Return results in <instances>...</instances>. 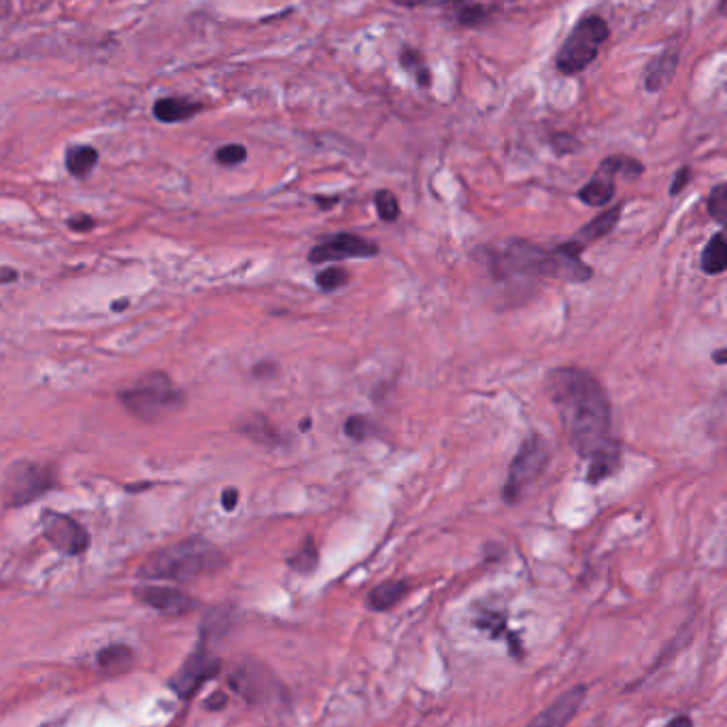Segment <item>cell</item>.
<instances>
[{"label":"cell","instance_id":"obj_21","mask_svg":"<svg viewBox=\"0 0 727 727\" xmlns=\"http://www.w3.org/2000/svg\"><path fill=\"white\" fill-rule=\"evenodd\" d=\"M621 217V205L608 209L604 213H600L598 217L591 219L589 224H585L581 230H579V243H591V241H598L602 239V236L611 234L619 222Z\"/></svg>","mask_w":727,"mask_h":727},{"label":"cell","instance_id":"obj_36","mask_svg":"<svg viewBox=\"0 0 727 727\" xmlns=\"http://www.w3.org/2000/svg\"><path fill=\"white\" fill-rule=\"evenodd\" d=\"M553 147L557 149V154H572L579 147V141L572 139L570 134H557V137H553Z\"/></svg>","mask_w":727,"mask_h":727},{"label":"cell","instance_id":"obj_28","mask_svg":"<svg viewBox=\"0 0 727 727\" xmlns=\"http://www.w3.org/2000/svg\"><path fill=\"white\" fill-rule=\"evenodd\" d=\"M708 213L727 230V183H719L708 196Z\"/></svg>","mask_w":727,"mask_h":727},{"label":"cell","instance_id":"obj_13","mask_svg":"<svg viewBox=\"0 0 727 727\" xmlns=\"http://www.w3.org/2000/svg\"><path fill=\"white\" fill-rule=\"evenodd\" d=\"M585 698H587L585 685L572 687L564 691L551 706H547L543 713H538L526 727H566L574 717H577Z\"/></svg>","mask_w":727,"mask_h":727},{"label":"cell","instance_id":"obj_39","mask_svg":"<svg viewBox=\"0 0 727 727\" xmlns=\"http://www.w3.org/2000/svg\"><path fill=\"white\" fill-rule=\"evenodd\" d=\"M253 375L262 377V379L275 377L277 375V364H273V362H260L256 368H253Z\"/></svg>","mask_w":727,"mask_h":727},{"label":"cell","instance_id":"obj_1","mask_svg":"<svg viewBox=\"0 0 727 727\" xmlns=\"http://www.w3.org/2000/svg\"><path fill=\"white\" fill-rule=\"evenodd\" d=\"M547 385L570 443L579 455L589 460L613 441L611 402L596 377L581 368H557L549 375Z\"/></svg>","mask_w":727,"mask_h":727},{"label":"cell","instance_id":"obj_23","mask_svg":"<svg viewBox=\"0 0 727 727\" xmlns=\"http://www.w3.org/2000/svg\"><path fill=\"white\" fill-rule=\"evenodd\" d=\"M134 664V653L126 645H111L98 653V666L105 674H124Z\"/></svg>","mask_w":727,"mask_h":727},{"label":"cell","instance_id":"obj_40","mask_svg":"<svg viewBox=\"0 0 727 727\" xmlns=\"http://www.w3.org/2000/svg\"><path fill=\"white\" fill-rule=\"evenodd\" d=\"M226 704H228V696H224L222 691L213 693V696L207 700V706H209L211 710H222Z\"/></svg>","mask_w":727,"mask_h":727},{"label":"cell","instance_id":"obj_43","mask_svg":"<svg viewBox=\"0 0 727 727\" xmlns=\"http://www.w3.org/2000/svg\"><path fill=\"white\" fill-rule=\"evenodd\" d=\"M713 362H715V364H719V366L727 364V347H723V349H717V351L713 353Z\"/></svg>","mask_w":727,"mask_h":727},{"label":"cell","instance_id":"obj_37","mask_svg":"<svg viewBox=\"0 0 727 727\" xmlns=\"http://www.w3.org/2000/svg\"><path fill=\"white\" fill-rule=\"evenodd\" d=\"M689 179H691V168H689V166L679 168V173L674 175V181H672V185H670V194H672V196L681 194V192L685 190V185L689 183Z\"/></svg>","mask_w":727,"mask_h":727},{"label":"cell","instance_id":"obj_42","mask_svg":"<svg viewBox=\"0 0 727 727\" xmlns=\"http://www.w3.org/2000/svg\"><path fill=\"white\" fill-rule=\"evenodd\" d=\"M664 727H696V725H693V719L689 715H676Z\"/></svg>","mask_w":727,"mask_h":727},{"label":"cell","instance_id":"obj_22","mask_svg":"<svg viewBox=\"0 0 727 727\" xmlns=\"http://www.w3.org/2000/svg\"><path fill=\"white\" fill-rule=\"evenodd\" d=\"M702 270L706 275H721L727 270V236L715 234L702 251Z\"/></svg>","mask_w":727,"mask_h":727},{"label":"cell","instance_id":"obj_16","mask_svg":"<svg viewBox=\"0 0 727 727\" xmlns=\"http://www.w3.org/2000/svg\"><path fill=\"white\" fill-rule=\"evenodd\" d=\"M200 111H205V105H200V103H196V100H190V98L166 96V98H158L154 103V117L162 124L188 122Z\"/></svg>","mask_w":727,"mask_h":727},{"label":"cell","instance_id":"obj_6","mask_svg":"<svg viewBox=\"0 0 727 727\" xmlns=\"http://www.w3.org/2000/svg\"><path fill=\"white\" fill-rule=\"evenodd\" d=\"M496 270L502 277H555V256L528 241H509L496 260Z\"/></svg>","mask_w":727,"mask_h":727},{"label":"cell","instance_id":"obj_44","mask_svg":"<svg viewBox=\"0 0 727 727\" xmlns=\"http://www.w3.org/2000/svg\"><path fill=\"white\" fill-rule=\"evenodd\" d=\"M719 11H721V15H725V18H727V0H721Z\"/></svg>","mask_w":727,"mask_h":727},{"label":"cell","instance_id":"obj_3","mask_svg":"<svg viewBox=\"0 0 727 727\" xmlns=\"http://www.w3.org/2000/svg\"><path fill=\"white\" fill-rule=\"evenodd\" d=\"M124 409L143 421H160L177 413L185 396L164 373H151L120 394Z\"/></svg>","mask_w":727,"mask_h":727},{"label":"cell","instance_id":"obj_38","mask_svg":"<svg viewBox=\"0 0 727 727\" xmlns=\"http://www.w3.org/2000/svg\"><path fill=\"white\" fill-rule=\"evenodd\" d=\"M69 226L77 232H88L94 228V219L88 217V215H79V217H73L69 219Z\"/></svg>","mask_w":727,"mask_h":727},{"label":"cell","instance_id":"obj_15","mask_svg":"<svg viewBox=\"0 0 727 727\" xmlns=\"http://www.w3.org/2000/svg\"><path fill=\"white\" fill-rule=\"evenodd\" d=\"M679 60H681V52L676 47H668L659 54L655 60H651V64L647 66L645 71V88L649 92H659L664 90L668 83L674 79L676 69H679Z\"/></svg>","mask_w":727,"mask_h":727},{"label":"cell","instance_id":"obj_20","mask_svg":"<svg viewBox=\"0 0 727 727\" xmlns=\"http://www.w3.org/2000/svg\"><path fill=\"white\" fill-rule=\"evenodd\" d=\"M66 171L73 177H88L98 164V151L90 145H73L66 149Z\"/></svg>","mask_w":727,"mask_h":727},{"label":"cell","instance_id":"obj_34","mask_svg":"<svg viewBox=\"0 0 727 727\" xmlns=\"http://www.w3.org/2000/svg\"><path fill=\"white\" fill-rule=\"evenodd\" d=\"M245 158H247V149L243 147V145H224V147H219L217 151H215V160H217V164H222V166H236V164H241V162H245Z\"/></svg>","mask_w":727,"mask_h":727},{"label":"cell","instance_id":"obj_35","mask_svg":"<svg viewBox=\"0 0 727 727\" xmlns=\"http://www.w3.org/2000/svg\"><path fill=\"white\" fill-rule=\"evenodd\" d=\"M394 5L404 9H421V7H447L455 3H464V0H392Z\"/></svg>","mask_w":727,"mask_h":727},{"label":"cell","instance_id":"obj_27","mask_svg":"<svg viewBox=\"0 0 727 727\" xmlns=\"http://www.w3.org/2000/svg\"><path fill=\"white\" fill-rule=\"evenodd\" d=\"M602 171H606L608 175L613 177H630V179H636L642 175V171H645V166H642L638 160L634 158H628V156H611L606 158L602 164H600Z\"/></svg>","mask_w":727,"mask_h":727},{"label":"cell","instance_id":"obj_12","mask_svg":"<svg viewBox=\"0 0 727 727\" xmlns=\"http://www.w3.org/2000/svg\"><path fill=\"white\" fill-rule=\"evenodd\" d=\"M134 596H137L143 604L154 608V611H158L162 615H171V617L190 615L194 608H198V600L177 587L145 585L134 591Z\"/></svg>","mask_w":727,"mask_h":727},{"label":"cell","instance_id":"obj_45","mask_svg":"<svg viewBox=\"0 0 727 727\" xmlns=\"http://www.w3.org/2000/svg\"><path fill=\"white\" fill-rule=\"evenodd\" d=\"M725 90H727V86H725Z\"/></svg>","mask_w":727,"mask_h":727},{"label":"cell","instance_id":"obj_7","mask_svg":"<svg viewBox=\"0 0 727 727\" xmlns=\"http://www.w3.org/2000/svg\"><path fill=\"white\" fill-rule=\"evenodd\" d=\"M228 683L251 706L277 704L283 698L281 683L277 676L264 664L253 662V659H247V662L236 666L230 674Z\"/></svg>","mask_w":727,"mask_h":727},{"label":"cell","instance_id":"obj_9","mask_svg":"<svg viewBox=\"0 0 727 727\" xmlns=\"http://www.w3.org/2000/svg\"><path fill=\"white\" fill-rule=\"evenodd\" d=\"M219 670H222V659L209 651V640L200 638L198 647L171 679V689L181 700H190L202 685L219 674Z\"/></svg>","mask_w":727,"mask_h":727},{"label":"cell","instance_id":"obj_18","mask_svg":"<svg viewBox=\"0 0 727 727\" xmlns=\"http://www.w3.org/2000/svg\"><path fill=\"white\" fill-rule=\"evenodd\" d=\"M613 196H615V177L602 171V168H598L596 177L589 179L579 190V198L589 207H604L613 200Z\"/></svg>","mask_w":727,"mask_h":727},{"label":"cell","instance_id":"obj_19","mask_svg":"<svg viewBox=\"0 0 727 727\" xmlns=\"http://www.w3.org/2000/svg\"><path fill=\"white\" fill-rule=\"evenodd\" d=\"M621 462V449L619 443L611 441L606 447H602L600 451H596L589 458V472H587V481L589 483H600L602 479L611 477L613 472L619 468Z\"/></svg>","mask_w":727,"mask_h":727},{"label":"cell","instance_id":"obj_32","mask_svg":"<svg viewBox=\"0 0 727 727\" xmlns=\"http://www.w3.org/2000/svg\"><path fill=\"white\" fill-rule=\"evenodd\" d=\"M375 205H377V213L383 222H394V219H398L400 205H398V198L392 192H387V190L377 192Z\"/></svg>","mask_w":727,"mask_h":727},{"label":"cell","instance_id":"obj_31","mask_svg":"<svg viewBox=\"0 0 727 727\" xmlns=\"http://www.w3.org/2000/svg\"><path fill=\"white\" fill-rule=\"evenodd\" d=\"M489 13L492 11H489V7H485V5H466L455 13V20L466 28H475V26H481L489 18Z\"/></svg>","mask_w":727,"mask_h":727},{"label":"cell","instance_id":"obj_8","mask_svg":"<svg viewBox=\"0 0 727 727\" xmlns=\"http://www.w3.org/2000/svg\"><path fill=\"white\" fill-rule=\"evenodd\" d=\"M549 462V445L540 436H532L528 443H523L517 458L511 464L509 479L504 485V500L515 504L521 500V494L526 492L540 475Z\"/></svg>","mask_w":727,"mask_h":727},{"label":"cell","instance_id":"obj_14","mask_svg":"<svg viewBox=\"0 0 727 727\" xmlns=\"http://www.w3.org/2000/svg\"><path fill=\"white\" fill-rule=\"evenodd\" d=\"M583 245L577 243H564L553 249L555 256V277L572 283H583L591 277V268L581 260Z\"/></svg>","mask_w":727,"mask_h":727},{"label":"cell","instance_id":"obj_10","mask_svg":"<svg viewBox=\"0 0 727 727\" xmlns=\"http://www.w3.org/2000/svg\"><path fill=\"white\" fill-rule=\"evenodd\" d=\"M43 534L58 551L66 555H79L90 547V534L69 515L45 511L41 517Z\"/></svg>","mask_w":727,"mask_h":727},{"label":"cell","instance_id":"obj_17","mask_svg":"<svg viewBox=\"0 0 727 727\" xmlns=\"http://www.w3.org/2000/svg\"><path fill=\"white\" fill-rule=\"evenodd\" d=\"M409 589L411 587L407 581H385L370 589V594L366 598V606L375 613H385L407 598Z\"/></svg>","mask_w":727,"mask_h":727},{"label":"cell","instance_id":"obj_4","mask_svg":"<svg viewBox=\"0 0 727 727\" xmlns=\"http://www.w3.org/2000/svg\"><path fill=\"white\" fill-rule=\"evenodd\" d=\"M611 37V28L600 15H585L570 30L555 56V66L562 75H579L594 62L602 45Z\"/></svg>","mask_w":727,"mask_h":727},{"label":"cell","instance_id":"obj_26","mask_svg":"<svg viewBox=\"0 0 727 727\" xmlns=\"http://www.w3.org/2000/svg\"><path fill=\"white\" fill-rule=\"evenodd\" d=\"M317 547H315V540L309 536L304 538V543L298 547V551L287 560V564H290L292 570L300 572V574H311L315 568H317Z\"/></svg>","mask_w":727,"mask_h":727},{"label":"cell","instance_id":"obj_2","mask_svg":"<svg viewBox=\"0 0 727 727\" xmlns=\"http://www.w3.org/2000/svg\"><path fill=\"white\" fill-rule=\"evenodd\" d=\"M226 566V555L202 538H188L171 547L158 549L143 562L139 574L151 581L192 583L211 577Z\"/></svg>","mask_w":727,"mask_h":727},{"label":"cell","instance_id":"obj_11","mask_svg":"<svg viewBox=\"0 0 727 727\" xmlns=\"http://www.w3.org/2000/svg\"><path fill=\"white\" fill-rule=\"evenodd\" d=\"M379 247L373 241H366L362 236L355 234H336L332 239L317 245L311 253L309 260L313 264L321 262H334V260H345V258H370L377 256Z\"/></svg>","mask_w":727,"mask_h":727},{"label":"cell","instance_id":"obj_33","mask_svg":"<svg viewBox=\"0 0 727 727\" xmlns=\"http://www.w3.org/2000/svg\"><path fill=\"white\" fill-rule=\"evenodd\" d=\"M347 281H349V275L345 273L343 268H338V266H330V268L324 270V273L317 275V285L326 292L338 290V287L345 285Z\"/></svg>","mask_w":727,"mask_h":727},{"label":"cell","instance_id":"obj_29","mask_svg":"<svg viewBox=\"0 0 727 727\" xmlns=\"http://www.w3.org/2000/svg\"><path fill=\"white\" fill-rule=\"evenodd\" d=\"M475 625L481 632L489 634L492 638H504L506 636V621H504V615H500V613L481 611L479 617L475 619ZM506 638H509L511 642H515L511 636H506Z\"/></svg>","mask_w":727,"mask_h":727},{"label":"cell","instance_id":"obj_5","mask_svg":"<svg viewBox=\"0 0 727 727\" xmlns=\"http://www.w3.org/2000/svg\"><path fill=\"white\" fill-rule=\"evenodd\" d=\"M58 481V470L54 464L39 462H13L5 475L3 483V500L9 509H20L30 502L45 496L49 489H54Z\"/></svg>","mask_w":727,"mask_h":727},{"label":"cell","instance_id":"obj_25","mask_svg":"<svg viewBox=\"0 0 727 727\" xmlns=\"http://www.w3.org/2000/svg\"><path fill=\"white\" fill-rule=\"evenodd\" d=\"M400 66L407 71L419 88H430L432 83V73L426 64V58L421 56L419 49L413 47H404L400 52Z\"/></svg>","mask_w":727,"mask_h":727},{"label":"cell","instance_id":"obj_24","mask_svg":"<svg viewBox=\"0 0 727 727\" xmlns=\"http://www.w3.org/2000/svg\"><path fill=\"white\" fill-rule=\"evenodd\" d=\"M239 432L249 436L251 441H256L260 445H268V447L277 445V441H279V434L273 428V424H270V421L264 415H258V413L243 417Z\"/></svg>","mask_w":727,"mask_h":727},{"label":"cell","instance_id":"obj_41","mask_svg":"<svg viewBox=\"0 0 727 727\" xmlns=\"http://www.w3.org/2000/svg\"><path fill=\"white\" fill-rule=\"evenodd\" d=\"M236 500H239V492H236V489H232V487L226 489V492L222 494V504H224L226 511H232L234 509Z\"/></svg>","mask_w":727,"mask_h":727},{"label":"cell","instance_id":"obj_30","mask_svg":"<svg viewBox=\"0 0 727 727\" xmlns=\"http://www.w3.org/2000/svg\"><path fill=\"white\" fill-rule=\"evenodd\" d=\"M375 432H377V428L373 421L362 415H353L345 421V434L349 438H353V441H366V438H370Z\"/></svg>","mask_w":727,"mask_h":727}]
</instances>
